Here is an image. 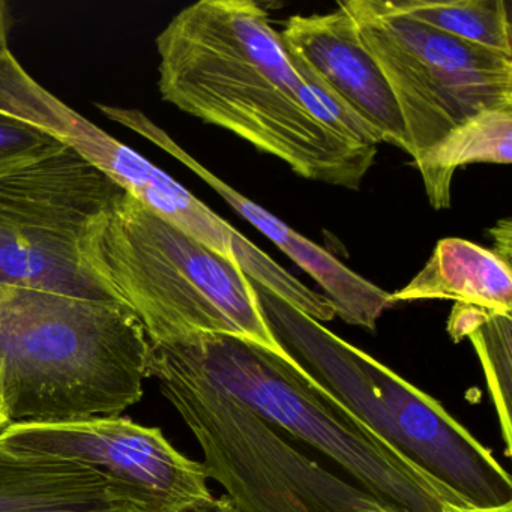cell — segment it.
Returning <instances> with one entry per match:
<instances>
[{
	"label": "cell",
	"mask_w": 512,
	"mask_h": 512,
	"mask_svg": "<svg viewBox=\"0 0 512 512\" xmlns=\"http://www.w3.org/2000/svg\"><path fill=\"white\" fill-rule=\"evenodd\" d=\"M395 10L436 31L512 56L511 14L505 0H389Z\"/></svg>",
	"instance_id": "2e32d148"
},
{
	"label": "cell",
	"mask_w": 512,
	"mask_h": 512,
	"mask_svg": "<svg viewBox=\"0 0 512 512\" xmlns=\"http://www.w3.org/2000/svg\"><path fill=\"white\" fill-rule=\"evenodd\" d=\"M91 265L152 344L226 334L287 356L244 271L130 194L95 233Z\"/></svg>",
	"instance_id": "277c9868"
},
{
	"label": "cell",
	"mask_w": 512,
	"mask_h": 512,
	"mask_svg": "<svg viewBox=\"0 0 512 512\" xmlns=\"http://www.w3.org/2000/svg\"><path fill=\"white\" fill-rule=\"evenodd\" d=\"M149 377L160 385L205 455L208 478L238 512H376L370 494L332 475L253 407L166 344H152Z\"/></svg>",
	"instance_id": "8992f818"
},
{
	"label": "cell",
	"mask_w": 512,
	"mask_h": 512,
	"mask_svg": "<svg viewBox=\"0 0 512 512\" xmlns=\"http://www.w3.org/2000/svg\"><path fill=\"white\" fill-rule=\"evenodd\" d=\"M10 424L8 422L7 410H5L4 401H2V395H0V430L7 427Z\"/></svg>",
	"instance_id": "603a6c76"
},
{
	"label": "cell",
	"mask_w": 512,
	"mask_h": 512,
	"mask_svg": "<svg viewBox=\"0 0 512 512\" xmlns=\"http://www.w3.org/2000/svg\"><path fill=\"white\" fill-rule=\"evenodd\" d=\"M166 346L286 436L322 452L377 502L401 512H442L445 503L467 505L395 451L292 356L226 334H194Z\"/></svg>",
	"instance_id": "5b68a950"
},
{
	"label": "cell",
	"mask_w": 512,
	"mask_h": 512,
	"mask_svg": "<svg viewBox=\"0 0 512 512\" xmlns=\"http://www.w3.org/2000/svg\"><path fill=\"white\" fill-rule=\"evenodd\" d=\"M58 140L28 122L0 113V161L43 151Z\"/></svg>",
	"instance_id": "ac0fdd59"
},
{
	"label": "cell",
	"mask_w": 512,
	"mask_h": 512,
	"mask_svg": "<svg viewBox=\"0 0 512 512\" xmlns=\"http://www.w3.org/2000/svg\"><path fill=\"white\" fill-rule=\"evenodd\" d=\"M467 338L481 359L488 388L499 413L506 455H511L512 314L491 311Z\"/></svg>",
	"instance_id": "e0dca14e"
},
{
	"label": "cell",
	"mask_w": 512,
	"mask_h": 512,
	"mask_svg": "<svg viewBox=\"0 0 512 512\" xmlns=\"http://www.w3.org/2000/svg\"><path fill=\"white\" fill-rule=\"evenodd\" d=\"M149 353L127 305L0 290V395L10 424L121 416L142 400Z\"/></svg>",
	"instance_id": "7a4b0ae2"
},
{
	"label": "cell",
	"mask_w": 512,
	"mask_h": 512,
	"mask_svg": "<svg viewBox=\"0 0 512 512\" xmlns=\"http://www.w3.org/2000/svg\"><path fill=\"white\" fill-rule=\"evenodd\" d=\"M0 448L89 467L118 502L143 512H188L214 502L202 463L179 452L161 428L124 416L59 424H8Z\"/></svg>",
	"instance_id": "30bf717a"
},
{
	"label": "cell",
	"mask_w": 512,
	"mask_h": 512,
	"mask_svg": "<svg viewBox=\"0 0 512 512\" xmlns=\"http://www.w3.org/2000/svg\"><path fill=\"white\" fill-rule=\"evenodd\" d=\"M512 160V110H493L469 119L425 152L416 169L421 173L434 209L451 206L455 170L476 163L509 164Z\"/></svg>",
	"instance_id": "9a60e30c"
},
{
	"label": "cell",
	"mask_w": 512,
	"mask_h": 512,
	"mask_svg": "<svg viewBox=\"0 0 512 512\" xmlns=\"http://www.w3.org/2000/svg\"><path fill=\"white\" fill-rule=\"evenodd\" d=\"M166 103L224 128L310 181L358 191L380 143L302 79L253 0H200L158 34Z\"/></svg>",
	"instance_id": "6da1fadb"
},
{
	"label": "cell",
	"mask_w": 512,
	"mask_h": 512,
	"mask_svg": "<svg viewBox=\"0 0 512 512\" xmlns=\"http://www.w3.org/2000/svg\"><path fill=\"white\" fill-rule=\"evenodd\" d=\"M425 299H449L511 314V265L466 239H442L424 269L406 287L389 293L391 305Z\"/></svg>",
	"instance_id": "5bb4252c"
},
{
	"label": "cell",
	"mask_w": 512,
	"mask_h": 512,
	"mask_svg": "<svg viewBox=\"0 0 512 512\" xmlns=\"http://www.w3.org/2000/svg\"><path fill=\"white\" fill-rule=\"evenodd\" d=\"M253 284L269 329L287 355L395 451L469 506L512 502L509 473L436 398Z\"/></svg>",
	"instance_id": "3957f363"
},
{
	"label": "cell",
	"mask_w": 512,
	"mask_h": 512,
	"mask_svg": "<svg viewBox=\"0 0 512 512\" xmlns=\"http://www.w3.org/2000/svg\"><path fill=\"white\" fill-rule=\"evenodd\" d=\"M376 512H401L398 509L389 508V506H383V508L377 509Z\"/></svg>",
	"instance_id": "d4e9b609"
},
{
	"label": "cell",
	"mask_w": 512,
	"mask_h": 512,
	"mask_svg": "<svg viewBox=\"0 0 512 512\" xmlns=\"http://www.w3.org/2000/svg\"><path fill=\"white\" fill-rule=\"evenodd\" d=\"M11 25H13V17L7 2L0 0V56L11 52L8 46V35H10Z\"/></svg>",
	"instance_id": "ffe728a7"
},
{
	"label": "cell",
	"mask_w": 512,
	"mask_h": 512,
	"mask_svg": "<svg viewBox=\"0 0 512 512\" xmlns=\"http://www.w3.org/2000/svg\"><path fill=\"white\" fill-rule=\"evenodd\" d=\"M280 37L302 79L341 119L410 155L394 94L340 2L331 13L290 17Z\"/></svg>",
	"instance_id": "8fae6325"
},
{
	"label": "cell",
	"mask_w": 512,
	"mask_h": 512,
	"mask_svg": "<svg viewBox=\"0 0 512 512\" xmlns=\"http://www.w3.org/2000/svg\"><path fill=\"white\" fill-rule=\"evenodd\" d=\"M118 502L101 473L0 448V512H95Z\"/></svg>",
	"instance_id": "4fadbf2b"
},
{
	"label": "cell",
	"mask_w": 512,
	"mask_h": 512,
	"mask_svg": "<svg viewBox=\"0 0 512 512\" xmlns=\"http://www.w3.org/2000/svg\"><path fill=\"white\" fill-rule=\"evenodd\" d=\"M98 109L110 121L145 137L167 154L172 155L179 163L196 173L212 190L217 191L238 214L257 230L268 236L290 260L299 268L304 269L323 290L326 299L334 305L335 316L353 326L374 331L377 320L382 316L389 304V293L380 289L361 275L355 274L343 262L323 250L320 245L287 226L275 215L269 214L262 206L236 191L235 188L221 181L211 170L194 160L187 151L181 148L163 128L151 121L145 113L137 109H121V107L98 104Z\"/></svg>",
	"instance_id": "7c38bea8"
},
{
	"label": "cell",
	"mask_w": 512,
	"mask_h": 512,
	"mask_svg": "<svg viewBox=\"0 0 512 512\" xmlns=\"http://www.w3.org/2000/svg\"><path fill=\"white\" fill-rule=\"evenodd\" d=\"M0 113L28 122L82 155L125 193L206 247L236 263L254 283L277 289L284 269L193 193L32 79L13 52L0 56Z\"/></svg>",
	"instance_id": "9c48e42d"
},
{
	"label": "cell",
	"mask_w": 512,
	"mask_h": 512,
	"mask_svg": "<svg viewBox=\"0 0 512 512\" xmlns=\"http://www.w3.org/2000/svg\"><path fill=\"white\" fill-rule=\"evenodd\" d=\"M190 512H238L235 508H233L230 500L227 499L226 496L221 497V499H215L214 502L209 503V505L200 506V508L193 509Z\"/></svg>",
	"instance_id": "7402d4cb"
},
{
	"label": "cell",
	"mask_w": 512,
	"mask_h": 512,
	"mask_svg": "<svg viewBox=\"0 0 512 512\" xmlns=\"http://www.w3.org/2000/svg\"><path fill=\"white\" fill-rule=\"evenodd\" d=\"M340 4L394 94L413 164L469 119L512 110V56L436 31L389 0Z\"/></svg>",
	"instance_id": "ba28073f"
},
{
	"label": "cell",
	"mask_w": 512,
	"mask_h": 512,
	"mask_svg": "<svg viewBox=\"0 0 512 512\" xmlns=\"http://www.w3.org/2000/svg\"><path fill=\"white\" fill-rule=\"evenodd\" d=\"M442 512H512V502L500 506H491V508H478V506L445 503V505L442 506Z\"/></svg>",
	"instance_id": "44dd1931"
},
{
	"label": "cell",
	"mask_w": 512,
	"mask_h": 512,
	"mask_svg": "<svg viewBox=\"0 0 512 512\" xmlns=\"http://www.w3.org/2000/svg\"><path fill=\"white\" fill-rule=\"evenodd\" d=\"M488 313H491V311L475 307V305L455 302L448 320V332L452 340L455 343H460L464 337H469L484 322Z\"/></svg>",
	"instance_id": "d6986e66"
},
{
	"label": "cell",
	"mask_w": 512,
	"mask_h": 512,
	"mask_svg": "<svg viewBox=\"0 0 512 512\" xmlns=\"http://www.w3.org/2000/svg\"><path fill=\"white\" fill-rule=\"evenodd\" d=\"M124 194L61 142L0 161V290L122 304L92 269L91 247Z\"/></svg>",
	"instance_id": "52a82bcc"
},
{
	"label": "cell",
	"mask_w": 512,
	"mask_h": 512,
	"mask_svg": "<svg viewBox=\"0 0 512 512\" xmlns=\"http://www.w3.org/2000/svg\"><path fill=\"white\" fill-rule=\"evenodd\" d=\"M95 512H143V511H140V509L134 508V506H116V508L103 509V511H95Z\"/></svg>",
	"instance_id": "cb8c5ba5"
}]
</instances>
